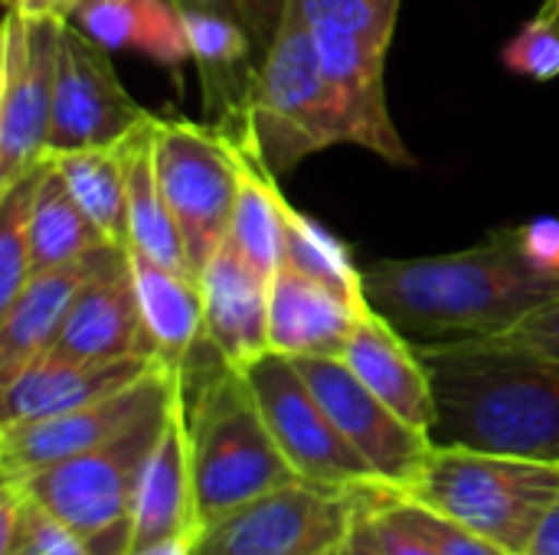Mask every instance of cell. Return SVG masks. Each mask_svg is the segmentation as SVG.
<instances>
[{
  "instance_id": "6da1fadb",
  "label": "cell",
  "mask_w": 559,
  "mask_h": 555,
  "mask_svg": "<svg viewBox=\"0 0 559 555\" xmlns=\"http://www.w3.org/2000/svg\"><path fill=\"white\" fill-rule=\"evenodd\" d=\"M364 291L409 343L445 347L488 340L559 298V278L531 265L518 232L426 258L364 268Z\"/></svg>"
},
{
  "instance_id": "7a4b0ae2",
  "label": "cell",
  "mask_w": 559,
  "mask_h": 555,
  "mask_svg": "<svg viewBox=\"0 0 559 555\" xmlns=\"http://www.w3.org/2000/svg\"><path fill=\"white\" fill-rule=\"evenodd\" d=\"M436 389V445L559 464V360L468 340L419 347Z\"/></svg>"
},
{
  "instance_id": "3957f363",
  "label": "cell",
  "mask_w": 559,
  "mask_h": 555,
  "mask_svg": "<svg viewBox=\"0 0 559 555\" xmlns=\"http://www.w3.org/2000/svg\"><path fill=\"white\" fill-rule=\"evenodd\" d=\"M190 474L200 520L210 523L275 487L298 481L278 451L246 376L216 357L213 370L180 366Z\"/></svg>"
},
{
  "instance_id": "277c9868",
  "label": "cell",
  "mask_w": 559,
  "mask_h": 555,
  "mask_svg": "<svg viewBox=\"0 0 559 555\" xmlns=\"http://www.w3.org/2000/svg\"><path fill=\"white\" fill-rule=\"evenodd\" d=\"M390 491L400 500L478 533L504 553L524 555L544 514L559 497V464L462 445H432L419 471L403 487Z\"/></svg>"
},
{
  "instance_id": "5b68a950",
  "label": "cell",
  "mask_w": 559,
  "mask_h": 555,
  "mask_svg": "<svg viewBox=\"0 0 559 555\" xmlns=\"http://www.w3.org/2000/svg\"><path fill=\"white\" fill-rule=\"evenodd\" d=\"M334 144H347L344 118L305 0H288L282 26L259 62L249 134L239 147L252 150L275 177H282Z\"/></svg>"
},
{
  "instance_id": "8992f818",
  "label": "cell",
  "mask_w": 559,
  "mask_h": 555,
  "mask_svg": "<svg viewBox=\"0 0 559 555\" xmlns=\"http://www.w3.org/2000/svg\"><path fill=\"white\" fill-rule=\"evenodd\" d=\"M174 399L147 409L124 432L105 445L43 468L36 474L16 478V484L56 520L72 527L92 555L131 553V504L141 471L167 425ZM10 481V478H3Z\"/></svg>"
},
{
  "instance_id": "52a82bcc",
  "label": "cell",
  "mask_w": 559,
  "mask_h": 555,
  "mask_svg": "<svg viewBox=\"0 0 559 555\" xmlns=\"http://www.w3.org/2000/svg\"><path fill=\"white\" fill-rule=\"evenodd\" d=\"M400 7L403 0H305L347 144L367 147L386 164L409 167L413 154L386 105V52Z\"/></svg>"
},
{
  "instance_id": "ba28073f",
  "label": "cell",
  "mask_w": 559,
  "mask_h": 555,
  "mask_svg": "<svg viewBox=\"0 0 559 555\" xmlns=\"http://www.w3.org/2000/svg\"><path fill=\"white\" fill-rule=\"evenodd\" d=\"M151 154L160 193L180 226L190 268L200 278L203 265L229 236L236 203L233 147L213 128L154 114Z\"/></svg>"
},
{
  "instance_id": "9c48e42d",
  "label": "cell",
  "mask_w": 559,
  "mask_h": 555,
  "mask_svg": "<svg viewBox=\"0 0 559 555\" xmlns=\"http://www.w3.org/2000/svg\"><path fill=\"white\" fill-rule=\"evenodd\" d=\"M239 373L246 376L278 451L285 455L298 481L331 491L383 484L377 471L364 461V455L331 422L328 409L318 402L292 357L269 350L246 363Z\"/></svg>"
},
{
  "instance_id": "30bf717a",
  "label": "cell",
  "mask_w": 559,
  "mask_h": 555,
  "mask_svg": "<svg viewBox=\"0 0 559 555\" xmlns=\"http://www.w3.org/2000/svg\"><path fill=\"white\" fill-rule=\"evenodd\" d=\"M357 510L360 487L292 481L203 523L193 555H331L350 536Z\"/></svg>"
},
{
  "instance_id": "8fae6325",
  "label": "cell",
  "mask_w": 559,
  "mask_h": 555,
  "mask_svg": "<svg viewBox=\"0 0 559 555\" xmlns=\"http://www.w3.org/2000/svg\"><path fill=\"white\" fill-rule=\"evenodd\" d=\"M66 20L7 10L0 46V190L49 160L59 36Z\"/></svg>"
},
{
  "instance_id": "7c38bea8",
  "label": "cell",
  "mask_w": 559,
  "mask_h": 555,
  "mask_svg": "<svg viewBox=\"0 0 559 555\" xmlns=\"http://www.w3.org/2000/svg\"><path fill=\"white\" fill-rule=\"evenodd\" d=\"M108 52L111 49L66 20L59 36L56 98L46 144L49 157L118 144L154 114L141 108L121 85Z\"/></svg>"
},
{
  "instance_id": "4fadbf2b",
  "label": "cell",
  "mask_w": 559,
  "mask_h": 555,
  "mask_svg": "<svg viewBox=\"0 0 559 555\" xmlns=\"http://www.w3.org/2000/svg\"><path fill=\"white\" fill-rule=\"evenodd\" d=\"M177 389H180V370L160 360L147 376H141L134 386L108 399L49 419L0 425V471L3 478L16 481L43 468H52L59 461H69L75 455H85L105 445L108 438H115L118 432H124L147 409L174 399Z\"/></svg>"
},
{
  "instance_id": "5bb4252c",
  "label": "cell",
  "mask_w": 559,
  "mask_h": 555,
  "mask_svg": "<svg viewBox=\"0 0 559 555\" xmlns=\"http://www.w3.org/2000/svg\"><path fill=\"white\" fill-rule=\"evenodd\" d=\"M318 402L328 409L341 435L364 455L377 478L390 487H403L426 455L432 435L400 419L383 399H377L341 357H292Z\"/></svg>"
},
{
  "instance_id": "9a60e30c",
  "label": "cell",
  "mask_w": 559,
  "mask_h": 555,
  "mask_svg": "<svg viewBox=\"0 0 559 555\" xmlns=\"http://www.w3.org/2000/svg\"><path fill=\"white\" fill-rule=\"evenodd\" d=\"M190 59L200 75L203 108L213 118V131L233 144H246L249 108L259 79V52L236 10L210 3H180Z\"/></svg>"
},
{
  "instance_id": "2e32d148",
  "label": "cell",
  "mask_w": 559,
  "mask_h": 555,
  "mask_svg": "<svg viewBox=\"0 0 559 555\" xmlns=\"http://www.w3.org/2000/svg\"><path fill=\"white\" fill-rule=\"evenodd\" d=\"M157 363L160 357L69 360L59 353H43L29 366H23L10 383L0 386V425L49 419L92 406L134 386Z\"/></svg>"
},
{
  "instance_id": "e0dca14e",
  "label": "cell",
  "mask_w": 559,
  "mask_h": 555,
  "mask_svg": "<svg viewBox=\"0 0 559 555\" xmlns=\"http://www.w3.org/2000/svg\"><path fill=\"white\" fill-rule=\"evenodd\" d=\"M46 353H59L69 360L157 357L141 314L128 252H121L79 291L56 343Z\"/></svg>"
},
{
  "instance_id": "ac0fdd59",
  "label": "cell",
  "mask_w": 559,
  "mask_h": 555,
  "mask_svg": "<svg viewBox=\"0 0 559 555\" xmlns=\"http://www.w3.org/2000/svg\"><path fill=\"white\" fill-rule=\"evenodd\" d=\"M121 252L128 249L102 245L69 265L29 275L20 294L7 307H0V386L56 343L79 291Z\"/></svg>"
},
{
  "instance_id": "d6986e66",
  "label": "cell",
  "mask_w": 559,
  "mask_h": 555,
  "mask_svg": "<svg viewBox=\"0 0 559 555\" xmlns=\"http://www.w3.org/2000/svg\"><path fill=\"white\" fill-rule=\"evenodd\" d=\"M206 343L236 370L269 353L272 278L255 272L226 239L200 272Z\"/></svg>"
},
{
  "instance_id": "ffe728a7",
  "label": "cell",
  "mask_w": 559,
  "mask_h": 555,
  "mask_svg": "<svg viewBox=\"0 0 559 555\" xmlns=\"http://www.w3.org/2000/svg\"><path fill=\"white\" fill-rule=\"evenodd\" d=\"M341 360L354 376L383 399L400 419L432 435L436 425V389L419 347L409 343L383 314L373 307L357 321Z\"/></svg>"
},
{
  "instance_id": "44dd1931",
  "label": "cell",
  "mask_w": 559,
  "mask_h": 555,
  "mask_svg": "<svg viewBox=\"0 0 559 555\" xmlns=\"http://www.w3.org/2000/svg\"><path fill=\"white\" fill-rule=\"evenodd\" d=\"M203 530L193 474H190V445H187V419L183 396H177L167 425L141 471L134 504H131V550L170 540L177 533Z\"/></svg>"
},
{
  "instance_id": "7402d4cb",
  "label": "cell",
  "mask_w": 559,
  "mask_h": 555,
  "mask_svg": "<svg viewBox=\"0 0 559 555\" xmlns=\"http://www.w3.org/2000/svg\"><path fill=\"white\" fill-rule=\"evenodd\" d=\"M367 311L298 268L282 265L272 278L269 343L285 357H341Z\"/></svg>"
},
{
  "instance_id": "603a6c76",
  "label": "cell",
  "mask_w": 559,
  "mask_h": 555,
  "mask_svg": "<svg viewBox=\"0 0 559 555\" xmlns=\"http://www.w3.org/2000/svg\"><path fill=\"white\" fill-rule=\"evenodd\" d=\"M69 23L111 52L134 49L170 72L193 62L177 0H82Z\"/></svg>"
},
{
  "instance_id": "cb8c5ba5",
  "label": "cell",
  "mask_w": 559,
  "mask_h": 555,
  "mask_svg": "<svg viewBox=\"0 0 559 555\" xmlns=\"http://www.w3.org/2000/svg\"><path fill=\"white\" fill-rule=\"evenodd\" d=\"M154 114L124 137V173H128V252L151 258L170 272L193 275L180 226L160 193L151 154ZM197 278V275H193ZM200 281V278H197Z\"/></svg>"
},
{
  "instance_id": "d4e9b609",
  "label": "cell",
  "mask_w": 559,
  "mask_h": 555,
  "mask_svg": "<svg viewBox=\"0 0 559 555\" xmlns=\"http://www.w3.org/2000/svg\"><path fill=\"white\" fill-rule=\"evenodd\" d=\"M128 262L154 350L164 363L180 370L206 337L200 281L193 275L170 272L134 252H128Z\"/></svg>"
},
{
  "instance_id": "484cf974",
  "label": "cell",
  "mask_w": 559,
  "mask_h": 555,
  "mask_svg": "<svg viewBox=\"0 0 559 555\" xmlns=\"http://www.w3.org/2000/svg\"><path fill=\"white\" fill-rule=\"evenodd\" d=\"M229 147L236 160V203H233L226 239L242 252V258L255 272H262L265 278H275V272L282 268V252H285L288 200L278 190V177L252 150L233 141Z\"/></svg>"
},
{
  "instance_id": "4316f807",
  "label": "cell",
  "mask_w": 559,
  "mask_h": 555,
  "mask_svg": "<svg viewBox=\"0 0 559 555\" xmlns=\"http://www.w3.org/2000/svg\"><path fill=\"white\" fill-rule=\"evenodd\" d=\"M102 245H111L102 229L92 222V216L79 206L69 183L56 170L52 160H46L39 193L33 203V222H29V262L33 272L69 265Z\"/></svg>"
},
{
  "instance_id": "83f0119b",
  "label": "cell",
  "mask_w": 559,
  "mask_h": 555,
  "mask_svg": "<svg viewBox=\"0 0 559 555\" xmlns=\"http://www.w3.org/2000/svg\"><path fill=\"white\" fill-rule=\"evenodd\" d=\"M62 180L69 183L79 206L92 216L102 236L128 249V173H124V141L88 150H66L49 157Z\"/></svg>"
},
{
  "instance_id": "f1b7e54d",
  "label": "cell",
  "mask_w": 559,
  "mask_h": 555,
  "mask_svg": "<svg viewBox=\"0 0 559 555\" xmlns=\"http://www.w3.org/2000/svg\"><path fill=\"white\" fill-rule=\"evenodd\" d=\"M282 265H292L301 275L328 285L331 291H337L341 298H347L350 304H357L364 311L370 307L367 291H364V268H357L347 245L337 236H331L321 222H314L311 216L295 209L292 203L285 213Z\"/></svg>"
},
{
  "instance_id": "f546056e",
  "label": "cell",
  "mask_w": 559,
  "mask_h": 555,
  "mask_svg": "<svg viewBox=\"0 0 559 555\" xmlns=\"http://www.w3.org/2000/svg\"><path fill=\"white\" fill-rule=\"evenodd\" d=\"M46 164L33 167L13 186L0 190V307H7L33 275L29 222Z\"/></svg>"
},
{
  "instance_id": "4dcf8cb0",
  "label": "cell",
  "mask_w": 559,
  "mask_h": 555,
  "mask_svg": "<svg viewBox=\"0 0 559 555\" xmlns=\"http://www.w3.org/2000/svg\"><path fill=\"white\" fill-rule=\"evenodd\" d=\"M504 65L534 82H550L559 75V0L544 7L514 33L501 52Z\"/></svg>"
},
{
  "instance_id": "1f68e13d",
  "label": "cell",
  "mask_w": 559,
  "mask_h": 555,
  "mask_svg": "<svg viewBox=\"0 0 559 555\" xmlns=\"http://www.w3.org/2000/svg\"><path fill=\"white\" fill-rule=\"evenodd\" d=\"M360 530L370 536V543L383 555H439L436 546L419 536L406 517L396 510L390 497V484H367L360 487Z\"/></svg>"
},
{
  "instance_id": "d6a6232c",
  "label": "cell",
  "mask_w": 559,
  "mask_h": 555,
  "mask_svg": "<svg viewBox=\"0 0 559 555\" xmlns=\"http://www.w3.org/2000/svg\"><path fill=\"white\" fill-rule=\"evenodd\" d=\"M390 497H393L396 510L406 517V523L419 536H426L436 546L439 555H511L504 553L501 546L481 540L478 533H472V530H465V527H459V523H452V520H445V517H439V514H432L426 507H416L409 500H400L393 491H390Z\"/></svg>"
},
{
  "instance_id": "836d02e7",
  "label": "cell",
  "mask_w": 559,
  "mask_h": 555,
  "mask_svg": "<svg viewBox=\"0 0 559 555\" xmlns=\"http://www.w3.org/2000/svg\"><path fill=\"white\" fill-rule=\"evenodd\" d=\"M488 340L559 360V298L550 301V304H544V307H537L524 321H518L511 330H504L498 337H488Z\"/></svg>"
},
{
  "instance_id": "e575fe53",
  "label": "cell",
  "mask_w": 559,
  "mask_h": 555,
  "mask_svg": "<svg viewBox=\"0 0 559 555\" xmlns=\"http://www.w3.org/2000/svg\"><path fill=\"white\" fill-rule=\"evenodd\" d=\"M16 555H92L85 540L66 527L62 520H56L52 514H46L39 504H36V514L29 520V530H26V540L23 546L16 550Z\"/></svg>"
},
{
  "instance_id": "d590c367",
  "label": "cell",
  "mask_w": 559,
  "mask_h": 555,
  "mask_svg": "<svg viewBox=\"0 0 559 555\" xmlns=\"http://www.w3.org/2000/svg\"><path fill=\"white\" fill-rule=\"evenodd\" d=\"M285 7H288V0H236V13H239L242 26L249 29L252 43H255L259 62L269 52V46H272L278 26H282Z\"/></svg>"
},
{
  "instance_id": "8d00e7d4",
  "label": "cell",
  "mask_w": 559,
  "mask_h": 555,
  "mask_svg": "<svg viewBox=\"0 0 559 555\" xmlns=\"http://www.w3.org/2000/svg\"><path fill=\"white\" fill-rule=\"evenodd\" d=\"M514 232L531 265L559 278V219H537Z\"/></svg>"
},
{
  "instance_id": "74e56055",
  "label": "cell",
  "mask_w": 559,
  "mask_h": 555,
  "mask_svg": "<svg viewBox=\"0 0 559 555\" xmlns=\"http://www.w3.org/2000/svg\"><path fill=\"white\" fill-rule=\"evenodd\" d=\"M524 555H559V497L550 504V510L544 514L531 546Z\"/></svg>"
},
{
  "instance_id": "f35d334b",
  "label": "cell",
  "mask_w": 559,
  "mask_h": 555,
  "mask_svg": "<svg viewBox=\"0 0 559 555\" xmlns=\"http://www.w3.org/2000/svg\"><path fill=\"white\" fill-rule=\"evenodd\" d=\"M7 10H20L29 16H59V20H72L75 7L82 0H3Z\"/></svg>"
},
{
  "instance_id": "ab89813d",
  "label": "cell",
  "mask_w": 559,
  "mask_h": 555,
  "mask_svg": "<svg viewBox=\"0 0 559 555\" xmlns=\"http://www.w3.org/2000/svg\"><path fill=\"white\" fill-rule=\"evenodd\" d=\"M197 540H200V530H190V533H177V536H170V540H160V543L131 550L128 555H193Z\"/></svg>"
},
{
  "instance_id": "60d3db41",
  "label": "cell",
  "mask_w": 559,
  "mask_h": 555,
  "mask_svg": "<svg viewBox=\"0 0 559 555\" xmlns=\"http://www.w3.org/2000/svg\"><path fill=\"white\" fill-rule=\"evenodd\" d=\"M357 514H360V510H357ZM337 555H383V553L370 543V536L360 530V523H354L350 536L344 540V546L337 550Z\"/></svg>"
},
{
  "instance_id": "b9f144b4",
  "label": "cell",
  "mask_w": 559,
  "mask_h": 555,
  "mask_svg": "<svg viewBox=\"0 0 559 555\" xmlns=\"http://www.w3.org/2000/svg\"><path fill=\"white\" fill-rule=\"evenodd\" d=\"M187 3H210V7H223V10H236V0H187Z\"/></svg>"
},
{
  "instance_id": "7bdbcfd3",
  "label": "cell",
  "mask_w": 559,
  "mask_h": 555,
  "mask_svg": "<svg viewBox=\"0 0 559 555\" xmlns=\"http://www.w3.org/2000/svg\"><path fill=\"white\" fill-rule=\"evenodd\" d=\"M331 555H337V553H331Z\"/></svg>"
}]
</instances>
